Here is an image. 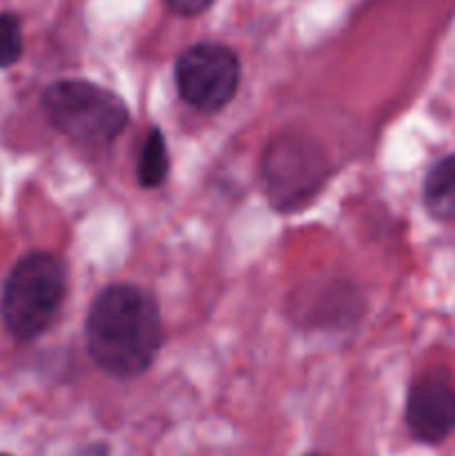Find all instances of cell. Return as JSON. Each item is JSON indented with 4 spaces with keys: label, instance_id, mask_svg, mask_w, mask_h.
Masks as SVG:
<instances>
[{
    "label": "cell",
    "instance_id": "1",
    "mask_svg": "<svg viewBox=\"0 0 455 456\" xmlns=\"http://www.w3.org/2000/svg\"><path fill=\"white\" fill-rule=\"evenodd\" d=\"M85 338L103 372L132 379L145 372L161 347V316L152 294L136 285H110L89 307Z\"/></svg>",
    "mask_w": 455,
    "mask_h": 456
},
{
    "label": "cell",
    "instance_id": "2",
    "mask_svg": "<svg viewBox=\"0 0 455 456\" xmlns=\"http://www.w3.org/2000/svg\"><path fill=\"white\" fill-rule=\"evenodd\" d=\"M65 297V267L54 254L31 252L13 265L3 292V319L18 341H34L52 325Z\"/></svg>",
    "mask_w": 455,
    "mask_h": 456
},
{
    "label": "cell",
    "instance_id": "3",
    "mask_svg": "<svg viewBox=\"0 0 455 456\" xmlns=\"http://www.w3.org/2000/svg\"><path fill=\"white\" fill-rule=\"evenodd\" d=\"M43 111L49 123L87 145H107L125 132L129 111L110 89L87 80H56L43 92Z\"/></svg>",
    "mask_w": 455,
    "mask_h": 456
},
{
    "label": "cell",
    "instance_id": "4",
    "mask_svg": "<svg viewBox=\"0 0 455 456\" xmlns=\"http://www.w3.org/2000/svg\"><path fill=\"white\" fill-rule=\"evenodd\" d=\"M261 176L266 194L277 209L302 208L317 194L328 174L326 154L303 136L277 138L263 151Z\"/></svg>",
    "mask_w": 455,
    "mask_h": 456
},
{
    "label": "cell",
    "instance_id": "5",
    "mask_svg": "<svg viewBox=\"0 0 455 456\" xmlns=\"http://www.w3.org/2000/svg\"><path fill=\"white\" fill-rule=\"evenodd\" d=\"M239 58L217 43H199L177 61V85L186 102L201 111H217L235 98L239 87Z\"/></svg>",
    "mask_w": 455,
    "mask_h": 456
},
{
    "label": "cell",
    "instance_id": "6",
    "mask_svg": "<svg viewBox=\"0 0 455 456\" xmlns=\"http://www.w3.org/2000/svg\"><path fill=\"white\" fill-rule=\"evenodd\" d=\"M406 423L422 444H440L455 430V387L440 377L413 383L406 401Z\"/></svg>",
    "mask_w": 455,
    "mask_h": 456
},
{
    "label": "cell",
    "instance_id": "7",
    "mask_svg": "<svg viewBox=\"0 0 455 456\" xmlns=\"http://www.w3.org/2000/svg\"><path fill=\"white\" fill-rule=\"evenodd\" d=\"M422 199L437 221H455V154L444 156L428 169Z\"/></svg>",
    "mask_w": 455,
    "mask_h": 456
},
{
    "label": "cell",
    "instance_id": "8",
    "mask_svg": "<svg viewBox=\"0 0 455 456\" xmlns=\"http://www.w3.org/2000/svg\"><path fill=\"white\" fill-rule=\"evenodd\" d=\"M170 169V159H168V147H165L163 132L159 127H152L150 134L145 138V145L141 150V160H138V183H141L145 190L152 187H159L165 181Z\"/></svg>",
    "mask_w": 455,
    "mask_h": 456
},
{
    "label": "cell",
    "instance_id": "9",
    "mask_svg": "<svg viewBox=\"0 0 455 456\" xmlns=\"http://www.w3.org/2000/svg\"><path fill=\"white\" fill-rule=\"evenodd\" d=\"M22 56L21 20L13 13H0V69L16 65Z\"/></svg>",
    "mask_w": 455,
    "mask_h": 456
},
{
    "label": "cell",
    "instance_id": "10",
    "mask_svg": "<svg viewBox=\"0 0 455 456\" xmlns=\"http://www.w3.org/2000/svg\"><path fill=\"white\" fill-rule=\"evenodd\" d=\"M165 3L181 16H196V13L205 12L214 0H165Z\"/></svg>",
    "mask_w": 455,
    "mask_h": 456
},
{
    "label": "cell",
    "instance_id": "11",
    "mask_svg": "<svg viewBox=\"0 0 455 456\" xmlns=\"http://www.w3.org/2000/svg\"><path fill=\"white\" fill-rule=\"evenodd\" d=\"M310 456H326V454H310Z\"/></svg>",
    "mask_w": 455,
    "mask_h": 456
},
{
    "label": "cell",
    "instance_id": "12",
    "mask_svg": "<svg viewBox=\"0 0 455 456\" xmlns=\"http://www.w3.org/2000/svg\"><path fill=\"white\" fill-rule=\"evenodd\" d=\"M0 456H4V454H0Z\"/></svg>",
    "mask_w": 455,
    "mask_h": 456
}]
</instances>
